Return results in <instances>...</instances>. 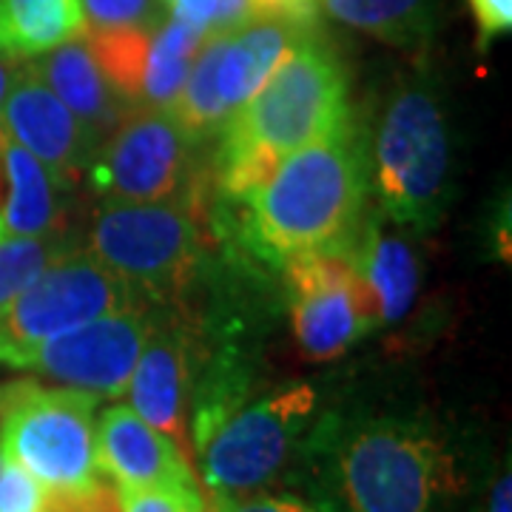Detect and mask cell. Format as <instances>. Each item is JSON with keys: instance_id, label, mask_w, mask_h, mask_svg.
Listing matches in <instances>:
<instances>
[{"instance_id": "6da1fadb", "label": "cell", "mask_w": 512, "mask_h": 512, "mask_svg": "<svg viewBox=\"0 0 512 512\" xmlns=\"http://www.w3.org/2000/svg\"><path fill=\"white\" fill-rule=\"evenodd\" d=\"M367 165L365 140L350 120L282 157L242 200L251 245L274 262L342 251L362 214Z\"/></svg>"}, {"instance_id": "7a4b0ae2", "label": "cell", "mask_w": 512, "mask_h": 512, "mask_svg": "<svg viewBox=\"0 0 512 512\" xmlns=\"http://www.w3.org/2000/svg\"><path fill=\"white\" fill-rule=\"evenodd\" d=\"M348 120L345 66L313 32L282 57L254 97L220 128L217 163L256 157L276 165Z\"/></svg>"}, {"instance_id": "3957f363", "label": "cell", "mask_w": 512, "mask_h": 512, "mask_svg": "<svg viewBox=\"0 0 512 512\" xmlns=\"http://www.w3.org/2000/svg\"><path fill=\"white\" fill-rule=\"evenodd\" d=\"M450 461L416 424L376 419L333 441L328 484L342 512H433Z\"/></svg>"}, {"instance_id": "277c9868", "label": "cell", "mask_w": 512, "mask_h": 512, "mask_svg": "<svg viewBox=\"0 0 512 512\" xmlns=\"http://www.w3.org/2000/svg\"><path fill=\"white\" fill-rule=\"evenodd\" d=\"M373 180L384 214L416 231L436 228L450 202V137L436 94L396 89L379 123Z\"/></svg>"}, {"instance_id": "5b68a950", "label": "cell", "mask_w": 512, "mask_h": 512, "mask_svg": "<svg viewBox=\"0 0 512 512\" xmlns=\"http://www.w3.org/2000/svg\"><path fill=\"white\" fill-rule=\"evenodd\" d=\"M97 396L72 387H0V453L46 493H77L100 481L94 453Z\"/></svg>"}, {"instance_id": "8992f818", "label": "cell", "mask_w": 512, "mask_h": 512, "mask_svg": "<svg viewBox=\"0 0 512 512\" xmlns=\"http://www.w3.org/2000/svg\"><path fill=\"white\" fill-rule=\"evenodd\" d=\"M128 285L89 251H63L0 316V365L23 370L43 342L128 308Z\"/></svg>"}, {"instance_id": "52a82bcc", "label": "cell", "mask_w": 512, "mask_h": 512, "mask_svg": "<svg viewBox=\"0 0 512 512\" xmlns=\"http://www.w3.org/2000/svg\"><path fill=\"white\" fill-rule=\"evenodd\" d=\"M316 410L311 384H291L234 410L200 447L202 476L214 495H254L268 487L302 439Z\"/></svg>"}, {"instance_id": "ba28073f", "label": "cell", "mask_w": 512, "mask_h": 512, "mask_svg": "<svg viewBox=\"0 0 512 512\" xmlns=\"http://www.w3.org/2000/svg\"><path fill=\"white\" fill-rule=\"evenodd\" d=\"M89 254L128 288H174L197 254V225L180 197L157 202H106L89 237Z\"/></svg>"}, {"instance_id": "9c48e42d", "label": "cell", "mask_w": 512, "mask_h": 512, "mask_svg": "<svg viewBox=\"0 0 512 512\" xmlns=\"http://www.w3.org/2000/svg\"><path fill=\"white\" fill-rule=\"evenodd\" d=\"M191 140L165 109H128L94 151V191L106 202H157L180 194L188 177Z\"/></svg>"}, {"instance_id": "30bf717a", "label": "cell", "mask_w": 512, "mask_h": 512, "mask_svg": "<svg viewBox=\"0 0 512 512\" xmlns=\"http://www.w3.org/2000/svg\"><path fill=\"white\" fill-rule=\"evenodd\" d=\"M291 319L299 348L333 359L379 325L376 299L342 251L288 259Z\"/></svg>"}, {"instance_id": "8fae6325", "label": "cell", "mask_w": 512, "mask_h": 512, "mask_svg": "<svg viewBox=\"0 0 512 512\" xmlns=\"http://www.w3.org/2000/svg\"><path fill=\"white\" fill-rule=\"evenodd\" d=\"M148 336L151 325L146 313L123 308L43 342L23 370H35L52 382L92 393L97 399H120L128 390Z\"/></svg>"}, {"instance_id": "7c38bea8", "label": "cell", "mask_w": 512, "mask_h": 512, "mask_svg": "<svg viewBox=\"0 0 512 512\" xmlns=\"http://www.w3.org/2000/svg\"><path fill=\"white\" fill-rule=\"evenodd\" d=\"M0 134L46 165L60 188L74 183V177L92 163V148L74 114L37 77L29 60L20 63L12 89L6 94L0 111Z\"/></svg>"}, {"instance_id": "4fadbf2b", "label": "cell", "mask_w": 512, "mask_h": 512, "mask_svg": "<svg viewBox=\"0 0 512 512\" xmlns=\"http://www.w3.org/2000/svg\"><path fill=\"white\" fill-rule=\"evenodd\" d=\"M94 453L100 476H109L117 490H200L180 447L123 404L94 421Z\"/></svg>"}, {"instance_id": "5bb4252c", "label": "cell", "mask_w": 512, "mask_h": 512, "mask_svg": "<svg viewBox=\"0 0 512 512\" xmlns=\"http://www.w3.org/2000/svg\"><path fill=\"white\" fill-rule=\"evenodd\" d=\"M29 63L57 100L72 111L94 157V151L106 143V137L131 106L111 89L106 74L100 72L86 35L74 37Z\"/></svg>"}, {"instance_id": "9a60e30c", "label": "cell", "mask_w": 512, "mask_h": 512, "mask_svg": "<svg viewBox=\"0 0 512 512\" xmlns=\"http://www.w3.org/2000/svg\"><path fill=\"white\" fill-rule=\"evenodd\" d=\"M313 32L282 18H254L234 32H220L214 89L225 117L231 120L282 63V57Z\"/></svg>"}, {"instance_id": "2e32d148", "label": "cell", "mask_w": 512, "mask_h": 512, "mask_svg": "<svg viewBox=\"0 0 512 512\" xmlns=\"http://www.w3.org/2000/svg\"><path fill=\"white\" fill-rule=\"evenodd\" d=\"M126 393L131 410L180 447L185 439V350L177 336L151 330Z\"/></svg>"}, {"instance_id": "e0dca14e", "label": "cell", "mask_w": 512, "mask_h": 512, "mask_svg": "<svg viewBox=\"0 0 512 512\" xmlns=\"http://www.w3.org/2000/svg\"><path fill=\"white\" fill-rule=\"evenodd\" d=\"M6 197L0 208V239H46L60 222V185L26 148L0 134Z\"/></svg>"}, {"instance_id": "ac0fdd59", "label": "cell", "mask_w": 512, "mask_h": 512, "mask_svg": "<svg viewBox=\"0 0 512 512\" xmlns=\"http://www.w3.org/2000/svg\"><path fill=\"white\" fill-rule=\"evenodd\" d=\"M86 32L77 0H0V57L35 60Z\"/></svg>"}, {"instance_id": "d6986e66", "label": "cell", "mask_w": 512, "mask_h": 512, "mask_svg": "<svg viewBox=\"0 0 512 512\" xmlns=\"http://www.w3.org/2000/svg\"><path fill=\"white\" fill-rule=\"evenodd\" d=\"M345 254L373 293L379 322L402 319L410 311L419 285V265L410 245L399 237H387L376 225H370L356 245L348 242Z\"/></svg>"}, {"instance_id": "ffe728a7", "label": "cell", "mask_w": 512, "mask_h": 512, "mask_svg": "<svg viewBox=\"0 0 512 512\" xmlns=\"http://www.w3.org/2000/svg\"><path fill=\"white\" fill-rule=\"evenodd\" d=\"M202 40V32L171 15L151 32L134 109H174Z\"/></svg>"}, {"instance_id": "44dd1931", "label": "cell", "mask_w": 512, "mask_h": 512, "mask_svg": "<svg viewBox=\"0 0 512 512\" xmlns=\"http://www.w3.org/2000/svg\"><path fill=\"white\" fill-rule=\"evenodd\" d=\"M330 18L384 43L416 49L436 29L433 0H319Z\"/></svg>"}, {"instance_id": "7402d4cb", "label": "cell", "mask_w": 512, "mask_h": 512, "mask_svg": "<svg viewBox=\"0 0 512 512\" xmlns=\"http://www.w3.org/2000/svg\"><path fill=\"white\" fill-rule=\"evenodd\" d=\"M63 251V242L55 237L0 239V316L12 308L20 293Z\"/></svg>"}, {"instance_id": "603a6c76", "label": "cell", "mask_w": 512, "mask_h": 512, "mask_svg": "<svg viewBox=\"0 0 512 512\" xmlns=\"http://www.w3.org/2000/svg\"><path fill=\"white\" fill-rule=\"evenodd\" d=\"M86 20V32H120L140 29L151 32L165 18V0H77Z\"/></svg>"}, {"instance_id": "cb8c5ba5", "label": "cell", "mask_w": 512, "mask_h": 512, "mask_svg": "<svg viewBox=\"0 0 512 512\" xmlns=\"http://www.w3.org/2000/svg\"><path fill=\"white\" fill-rule=\"evenodd\" d=\"M165 9L171 18L194 26L205 37L234 32L256 18L251 0H165Z\"/></svg>"}, {"instance_id": "d4e9b609", "label": "cell", "mask_w": 512, "mask_h": 512, "mask_svg": "<svg viewBox=\"0 0 512 512\" xmlns=\"http://www.w3.org/2000/svg\"><path fill=\"white\" fill-rule=\"evenodd\" d=\"M0 512H46V490L6 456L0 461Z\"/></svg>"}, {"instance_id": "484cf974", "label": "cell", "mask_w": 512, "mask_h": 512, "mask_svg": "<svg viewBox=\"0 0 512 512\" xmlns=\"http://www.w3.org/2000/svg\"><path fill=\"white\" fill-rule=\"evenodd\" d=\"M123 512H205L200 490H120Z\"/></svg>"}, {"instance_id": "4316f807", "label": "cell", "mask_w": 512, "mask_h": 512, "mask_svg": "<svg viewBox=\"0 0 512 512\" xmlns=\"http://www.w3.org/2000/svg\"><path fill=\"white\" fill-rule=\"evenodd\" d=\"M46 512H123L120 490L97 481L77 493H46Z\"/></svg>"}, {"instance_id": "83f0119b", "label": "cell", "mask_w": 512, "mask_h": 512, "mask_svg": "<svg viewBox=\"0 0 512 512\" xmlns=\"http://www.w3.org/2000/svg\"><path fill=\"white\" fill-rule=\"evenodd\" d=\"M211 512H319L311 504L288 495H214Z\"/></svg>"}, {"instance_id": "f1b7e54d", "label": "cell", "mask_w": 512, "mask_h": 512, "mask_svg": "<svg viewBox=\"0 0 512 512\" xmlns=\"http://www.w3.org/2000/svg\"><path fill=\"white\" fill-rule=\"evenodd\" d=\"M478 29V46L487 49L495 37L510 35L512 0H467Z\"/></svg>"}, {"instance_id": "f546056e", "label": "cell", "mask_w": 512, "mask_h": 512, "mask_svg": "<svg viewBox=\"0 0 512 512\" xmlns=\"http://www.w3.org/2000/svg\"><path fill=\"white\" fill-rule=\"evenodd\" d=\"M256 18L291 20L302 29H316L319 23V0H251Z\"/></svg>"}, {"instance_id": "4dcf8cb0", "label": "cell", "mask_w": 512, "mask_h": 512, "mask_svg": "<svg viewBox=\"0 0 512 512\" xmlns=\"http://www.w3.org/2000/svg\"><path fill=\"white\" fill-rule=\"evenodd\" d=\"M487 512H512V470L510 461H504V470L495 476L487 498Z\"/></svg>"}, {"instance_id": "1f68e13d", "label": "cell", "mask_w": 512, "mask_h": 512, "mask_svg": "<svg viewBox=\"0 0 512 512\" xmlns=\"http://www.w3.org/2000/svg\"><path fill=\"white\" fill-rule=\"evenodd\" d=\"M18 66L20 63H15V60L0 57V111H3V103H6V94H9V89H12V80H15Z\"/></svg>"}, {"instance_id": "d6a6232c", "label": "cell", "mask_w": 512, "mask_h": 512, "mask_svg": "<svg viewBox=\"0 0 512 512\" xmlns=\"http://www.w3.org/2000/svg\"><path fill=\"white\" fill-rule=\"evenodd\" d=\"M3 197H6V174H3V157H0V208H3Z\"/></svg>"}]
</instances>
